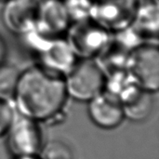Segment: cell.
<instances>
[{"mask_svg":"<svg viewBox=\"0 0 159 159\" xmlns=\"http://www.w3.org/2000/svg\"><path fill=\"white\" fill-rule=\"evenodd\" d=\"M66 98L63 76L39 65L20 72L13 97L19 114L37 122L55 121Z\"/></svg>","mask_w":159,"mask_h":159,"instance_id":"obj_1","label":"cell"},{"mask_svg":"<svg viewBox=\"0 0 159 159\" xmlns=\"http://www.w3.org/2000/svg\"><path fill=\"white\" fill-rule=\"evenodd\" d=\"M21 38L37 59L38 65L49 72L64 76L77 61L65 36L46 37L34 30Z\"/></svg>","mask_w":159,"mask_h":159,"instance_id":"obj_2","label":"cell"},{"mask_svg":"<svg viewBox=\"0 0 159 159\" xmlns=\"http://www.w3.org/2000/svg\"><path fill=\"white\" fill-rule=\"evenodd\" d=\"M65 39L77 60H95L110 44L112 33L89 19L73 22Z\"/></svg>","mask_w":159,"mask_h":159,"instance_id":"obj_3","label":"cell"},{"mask_svg":"<svg viewBox=\"0 0 159 159\" xmlns=\"http://www.w3.org/2000/svg\"><path fill=\"white\" fill-rule=\"evenodd\" d=\"M67 96L89 102L104 89L105 75L95 60H77L63 76Z\"/></svg>","mask_w":159,"mask_h":159,"instance_id":"obj_4","label":"cell"},{"mask_svg":"<svg viewBox=\"0 0 159 159\" xmlns=\"http://www.w3.org/2000/svg\"><path fill=\"white\" fill-rule=\"evenodd\" d=\"M126 71L139 87L155 92L159 88V49L157 43L144 42L129 52Z\"/></svg>","mask_w":159,"mask_h":159,"instance_id":"obj_5","label":"cell"},{"mask_svg":"<svg viewBox=\"0 0 159 159\" xmlns=\"http://www.w3.org/2000/svg\"><path fill=\"white\" fill-rule=\"evenodd\" d=\"M6 133L7 147L14 157L38 155L42 131L37 121L19 114V116H14Z\"/></svg>","mask_w":159,"mask_h":159,"instance_id":"obj_6","label":"cell"},{"mask_svg":"<svg viewBox=\"0 0 159 159\" xmlns=\"http://www.w3.org/2000/svg\"><path fill=\"white\" fill-rule=\"evenodd\" d=\"M140 0H94L91 19L111 33L129 26Z\"/></svg>","mask_w":159,"mask_h":159,"instance_id":"obj_7","label":"cell"},{"mask_svg":"<svg viewBox=\"0 0 159 159\" xmlns=\"http://www.w3.org/2000/svg\"><path fill=\"white\" fill-rule=\"evenodd\" d=\"M72 21L63 0H39L34 31L46 37H64Z\"/></svg>","mask_w":159,"mask_h":159,"instance_id":"obj_8","label":"cell"},{"mask_svg":"<svg viewBox=\"0 0 159 159\" xmlns=\"http://www.w3.org/2000/svg\"><path fill=\"white\" fill-rule=\"evenodd\" d=\"M39 0H4L2 23L11 34L21 37L34 30Z\"/></svg>","mask_w":159,"mask_h":159,"instance_id":"obj_9","label":"cell"},{"mask_svg":"<svg viewBox=\"0 0 159 159\" xmlns=\"http://www.w3.org/2000/svg\"><path fill=\"white\" fill-rule=\"evenodd\" d=\"M88 112L91 121L104 129L118 127L125 118L119 100L106 91H102L89 102Z\"/></svg>","mask_w":159,"mask_h":159,"instance_id":"obj_10","label":"cell"},{"mask_svg":"<svg viewBox=\"0 0 159 159\" xmlns=\"http://www.w3.org/2000/svg\"><path fill=\"white\" fill-rule=\"evenodd\" d=\"M153 92L133 84L119 98L125 117L134 122L146 120L154 109Z\"/></svg>","mask_w":159,"mask_h":159,"instance_id":"obj_11","label":"cell"},{"mask_svg":"<svg viewBox=\"0 0 159 159\" xmlns=\"http://www.w3.org/2000/svg\"><path fill=\"white\" fill-rule=\"evenodd\" d=\"M132 27L147 42L158 36V0H140Z\"/></svg>","mask_w":159,"mask_h":159,"instance_id":"obj_12","label":"cell"},{"mask_svg":"<svg viewBox=\"0 0 159 159\" xmlns=\"http://www.w3.org/2000/svg\"><path fill=\"white\" fill-rule=\"evenodd\" d=\"M20 72L13 65L0 64V98L8 101L13 99Z\"/></svg>","mask_w":159,"mask_h":159,"instance_id":"obj_13","label":"cell"},{"mask_svg":"<svg viewBox=\"0 0 159 159\" xmlns=\"http://www.w3.org/2000/svg\"><path fill=\"white\" fill-rule=\"evenodd\" d=\"M38 157L40 159H75L71 147L59 140L50 141L42 146Z\"/></svg>","mask_w":159,"mask_h":159,"instance_id":"obj_14","label":"cell"},{"mask_svg":"<svg viewBox=\"0 0 159 159\" xmlns=\"http://www.w3.org/2000/svg\"><path fill=\"white\" fill-rule=\"evenodd\" d=\"M63 2L72 23L91 19L94 0H63Z\"/></svg>","mask_w":159,"mask_h":159,"instance_id":"obj_15","label":"cell"},{"mask_svg":"<svg viewBox=\"0 0 159 159\" xmlns=\"http://www.w3.org/2000/svg\"><path fill=\"white\" fill-rule=\"evenodd\" d=\"M14 116L8 101L0 98V136L7 132Z\"/></svg>","mask_w":159,"mask_h":159,"instance_id":"obj_16","label":"cell"},{"mask_svg":"<svg viewBox=\"0 0 159 159\" xmlns=\"http://www.w3.org/2000/svg\"><path fill=\"white\" fill-rule=\"evenodd\" d=\"M7 54V43H6L5 39L2 37V35L0 34V64L5 62Z\"/></svg>","mask_w":159,"mask_h":159,"instance_id":"obj_17","label":"cell"},{"mask_svg":"<svg viewBox=\"0 0 159 159\" xmlns=\"http://www.w3.org/2000/svg\"><path fill=\"white\" fill-rule=\"evenodd\" d=\"M12 159H40L38 155H32V156H16Z\"/></svg>","mask_w":159,"mask_h":159,"instance_id":"obj_18","label":"cell"},{"mask_svg":"<svg viewBox=\"0 0 159 159\" xmlns=\"http://www.w3.org/2000/svg\"><path fill=\"white\" fill-rule=\"evenodd\" d=\"M3 1H4V0H3Z\"/></svg>","mask_w":159,"mask_h":159,"instance_id":"obj_19","label":"cell"}]
</instances>
